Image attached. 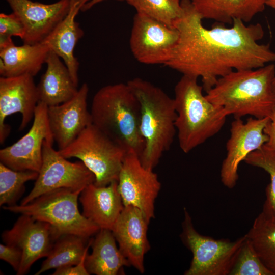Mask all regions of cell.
Instances as JSON below:
<instances>
[{
	"mask_svg": "<svg viewBox=\"0 0 275 275\" xmlns=\"http://www.w3.org/2000/svg\"><path fill=\"white\" fill-rule=\"evenodd\" d=\"M82 215L100 229L111 230L124 208L117 181L99 186L87 185L79 197Z\"/></svg>",
	"mask_w": 275,
	"mask_h": 275,
	"instance_id": "19",
	"label": "cell"
},
{
	"mask_svg": "<svg viewBox=\"0 0 275 275\" xmlns=\"http://www.w3.org/2000/svg\"><path fill=\"white\" fill-rule=\"evenodd\" d=\"M136 13L143 14L173 27L183 10L179 1L174 0H124Z\"/></svg>",
	"mask_w": 275,
	"mask_h": 275,
	"instance_id": "28",
	"label": "cell"
},
{
	"mask_svg": "<svg viewBox=\"0 0 275 275\" xmlns=\"http://www.w3.org/2000/svg\"><path fill=\"white\" fill-rule=\"evenodd\" d=\"M269 118L264 129V133L268 136V141L264 146L268 149H275V108Z\"/></svg>",
	"mask_w": 275,
	"mask_h": 275,
	"instance_id": "34",
	"label": "cell"
},
{
	"mask_svg": "<svg viewBox=\"0 0 275 275\" xmlns=\"http://www.w3.org/2000/svg\"><path fill=\"white\" fill-rule=\"evenodd\" d=\"M25 28L24 44L43 42L67 14L70 0L49 4L31 0H6Z\"/></svg>",
	"mask_w": 275,
	"mask_h": 275,
	"instance_id": "17",
	"label": "cell"
},
{
	"mask_svg": "<svg viewBox=\"0 0 275 275\" xmlns=\"http://www.w3.org/2000/svg\"><path fill=\"white\" fill-rule=\"evenodd\" d=\"M34 76L24 74L0 77V143H4L11 131L5 123L6 118L17 113L21 115L19 129L23 130L34 119L39 102Z\"/></svg>",
	"mask_w": 275,
	"mask_h": 275,
	"instance_id": "15",
	"label": "cell"
},
{
	"mask_svg": "<svg viewBox=\"0 0 275 275\" xmlns=\"http://www.w3.org/2000/svg\"><path fill=\"white\" fill-rule=\"evenodd\" d=\"M60 236L48 223L21 214L11 229L2 233V239L6 244L16 246L22 251L21 263L16 273L23 275L37 260L47 257Z\"/></svg>",
	"mask_w": 275,
	"mask_h": 275,
	"instance_id": "12",
	"label": "cell"
},
{
	"mask_svg": "<svg viewBox=\"0 0 275 275\" xmlns=\"http://www.w3.org/2000/svg\"><path fill=\"white\" fill-rule=\"evenodd\" d=\"M229 275H274V274L264 265L253 245L246 237Z\"/></svg>",
	"mask_w": 275,
	"mask_h": 275,
	"instance_id": "30",
	"label": "cell"
},
{
	"mask_svg": "<svg viewBox=\"0 0 275 275\" xmlns=\"http://www.w3.org/2000/svg\"><path fill=\"white\" fill-rule=\"evenodd\" d=\"M65 158H77L93 173L94 184L118 181L127 151L94 124L87 127L68 146L58 150Z\"/></svg>",
	"mask_w": 275,
	"mask_h": 275,
	"instance_id": "7",
	"label": "cell"
},
{
	"mask_svg": "<svg viewBox=\"0 0 275 275\" xmlns=\"http://www.w3.org/2000/svg\"><path fill=\"white\" fill-rule=\"evenodd\" d=\"M24 26L20 18L13 12L0 14V37H19L22 40L25 36Z\"/></svg>",
	"mask_w": 275,
	"mask_h": 275,
	"instance_id": "31",
	"label": "cell"
},
{
	"mask_svg": "<svg viewBox=\"0 0 275 275\" xmlns=\"http://www.w3.org/2000/svg\"><path fill=\"white\" fill-rule=\"evenodd\" d=\"M55 52L50 51L47 68L37 85L39 101L47 106L58 105L72 98L78 92L70 72Z\"/></svg>",
	"mask_w": 275,
	"mask_h": 275,
	"instance_id": "21",
	"label": "cell"
},
{
	"mask_svg": "<svg viewBox=\"0 0 275 275\" xmlns=\"http://www.w3.org/2000/svg\"><path fill=\"white\" fill-rule=\"evenodd\" d=\"M245 235L263 263L275 275V217L263 210Z\"/></svg>",
	"mask_w": 275,
	"mask_h": 275,
	"instance_id": "26",
	"label": "cell"
},
{
	"mask_svg": "<svg viewBox=\"0 0 275 275\" xmlns=\"http://www.w3.org/2000/svg\"><path fill=\"white\" fill-rule=\"evenodd\" d=\"M92 242V239L74 234L61 235L35 275H40L51 269L78 264L88 253Z\"/></svg>",
	"mask_w": 275,
	"mask_h": 275,
	"instance_id": "25",
	"label": "cell"
},
{
	"mask_svg": "<svg viewBox=\"0 0 275 275\" xmlns=\"http://www.w3.org/2000/svg\"><path fill=\"white\" fill-rule=\"evenodd\" d=\"M116 242L110 230L100 229L96 234L92 253H88L85 262L89 274L116 275L124 267L130 266Z\"/></svg>",
	"mask_w": 275,
	"mask_h": 275,
	"instance_id": "24",
	"label": "cell"
},
{
	"mask_svg": "<svg viewBox=\"0 0 275 275\" xmlns=\"http://www.w3.org/2000/svg\"><path fill=\"white\" fill-rule=\"evenodd\" d=\"M180 3L183 11L173 25L178 40L164 65L183 75L201 77L206 92L233 70L256 69L275 62L269 45L258 42L264 35L260 23L247 25L235 19L230 27L218 23L207 29L190 0Z\"/></svg>",
	"mask_w": 275,
	"mask_h": 275,
	"instance_id": "1",
	"label": "cell"
},
{
	"mask_svg": "<svg viewBox=\"0 0 275 275\" xmlns=\"http://www.w3.org/2000/svg\"><path fill=\"white\" fill-rule=\"evenodd\" d=\"M266 5L275 9V0H266Z\"/></svg>",
	"mask_w": 275,
	"mask_h": 275,
	"instance_id": "36",
	"label": "cell"
},
{
	"mask_svg": "<svg viewBox=\"0 0 275 275\" xmlns=\"http://www.w3.org/2000/svg\"><path fill=\"white\" fill-rule=\"evenodd\" d=\"M106 0H90L87 3H86L84 6L82 8L81 11H86L93 7L95 5L102 2L103 1ZM119 1H123L124 0H117Z\"/></svg>",
	"mask_w": 275,
	"mask_h": 275,
	"instance_id": "35",
	"label": "cell"
},
{
	"mask_svg": "<svg viewBox=\"0 0 275 275\" xmlns=\"http://www.w3.org/2000/svg\"><path fill=\"white\" fill-rule=\"evenodd\" d=\"M273 63L256 69L233 70L219 77L206 93L207 99L235 118L269 117L275 108Z\"/></svg>",
	"mask_w": 275,
	"mask_h": 275,
	"instance_id": "2",
	"label": "cell"
},
{
	"mask_svg": "<svg viewBox=\"0 0 275 275\" xmlns=\"http://www.w3.org/2000/svg\"><path fill=\"white\" fill-rule=\"evenodd\" d=\"M89 90L88 85L84 83L69 100L48 106L49 126L59 150L68 146L87 127L92 124L87 104Z\"/></svg>",
	"mask_w": 275,
	"mask_h": 275,
	"instance_id": "16",
	"label": "cell"
},
{
	"mask_svg": "<svg viewBox=\"0 0 275 275\" xmlns=\"http://www.w3.org/2000/svg\"><path fill=\"white\" fill-rule=\"evenodd\" d=\"M47 107L44 103L38 102L28 132L13 144L1 149V163L14 170L39 172L42 164L44 141L52 136Z\"/></svg>",
	"mask_w": 275,
	"mask_h": 275,
	"instance_id": "14",
	"label": "cell"
},
{
	"mask_svg": "<svg viewBox=\"0 0 275 275\" xmlns=\"http://www.w3.org/2000/svg\"><path fill=\"white\" fill-rule=\"evenodd\" d=\"M82 190L58 188L41 195L26 204L2 208L48 223L60 235L74 234L90 238L100 229L79 211L78 199Z\"/></svg>",
	"mask_w": 275,
	"mask_h": 275,
	"instance_id": "6",
	"label": "cell"
},
{
	"mask_svg": "<svg viewBox=\"0 0 275 275\" xmlns=\"http://www.w3.org/2000/svg\"><path fill=\"white\" fill-rule=\"evenodd\" d=\"M180 238L193 254L185 275H229L245 235L235 241L215 239L201 235L195 228L191 217L184 208Z\"/></svg>",
	"mask_w": 275,
	"mask_h": 275,
	"instance_id": "8",
	"label": "cell"
},
{
	"mask_svg": "<svg viewBox=\"0 0 275 275\" xmlns=\"http://www.w3.org/2000/svg\"><path fill=\"white\" fill-rule=\"evenodd\" d=\"M273 86L274 90L275 91V76H274L273 81Z\"/></svg>",
	"mask_w": 275,
	"mask_h": 275,
	"instance_id": "37",
	"label": "cell"
},
{
	"mask_svg": "<svg viewBox=\"0 0 275 275\" xmlns=\"http://www.w3.org/2000/svg\"><path fill=\"white\" fill-rule=\"evenodd\" d=\"M203 19L232 24L235 19L250 22L265 7L266 0H190Z\"/></svg>",
	"mask_w": 275,
	"mask_h": 275,
	"instance_id": "23",
	"label": "cell"
},
{
	"mask_svg": "<svg viewBox=\"0 0 275 275\" xmlns=\"http://www.w3.org/2000/svg\"><path fill=\"white\" fill-rule=\"evenodd\" d=\"M147 222L138 208L124 206L111 231L118 247L129 263L140 273L145 271L144 257L150 250Z\"/></svg>",
	"mask_w": 275,
	"mask_h": 275,
	"instance_id": "18",
	"label": "cell"
},
{
	"mask_svg": "<svg viewBox=\"0 0 275 275\" xmlns=\"http://www.w3.org/2000/svg\"><path fill=\"white\" fill-rule=\"evenodd\" d=\"M53 137L43 143L42 161L33 188L21 201L25 205L49 191L61 188L83 190L95 177L81 161L71 162L53 149Z\"/></svg>",
	"mask_w": 275,
	"mask_h": 275,
	"instance_id": "9",
	"label": "cell"
},
{
	"mask_svg": "<svg viewBox=\"0 0 275 275\" xmlns=\"http://www.w3.org/2000/svg\"><path fill=\"white\" fill-rule=\"evenodd\" d=\"M269 119V117H252L244 122L241 118H235L232 122L230 136L226 144V156L220 173L221 181L226 187L231 189L236 185L240 163L268 141L264 129Z\"/></svg>",
	"mask_w": 275,
	"mask_h": 275,
	"instance_id": "13",
	"label": "cell"
},
{
	"mask_svg": "<svg viewBox=\"0 0 275 275\" xmlns=\"http://www.w3.org/2000/svg\"><path fill=\"white\" fill-rule=\"evenodd\" d=\"M51 50L44 42L35 44L14 43L0 50V75L13 77L24 74L35 76L45 63Z\"/></svg>",
	"mask_w": 275,
	"mask_h": 275,
	"instance_id": "22",
	"label": "cell"
},
{
	"mask_svg": "<svg viewBox=\"0 0 275 275\" xmlns=\"http://www.w3.org/2000/svg\"><path fill=\"white\" fill-rule=\"evenodd\" d=\"M178 38L176 28L136 13L133 19L130 48L141 63L165 65L172 57Z\"/></svg>",
	"mask_w": 275,
	"mask_h": 275,
	"instance_id": "10",
	"label": "cell"
},
{
	"mask_svg": "<svg viewBox=\"0 0 275 275\" xmlns=\"http://www.w3.org/2000/svg\"><path fill=\"white\" fill-rule=\"evenodd\" d=\"M127 84L140 106V127L144 148L140 159L145 168L153 170L170 149L176 133L174 98L142 78H135Z\"/></svg>",
	"mask_w": 275,
	"mask_h": 275,
	"instance_id": "3",
	"label": "cell"
},
{
	"mask_svg": "<svg viewBox=\"0 0 275 275\" xmlns=\"http://www.w3.org/2000/svg\"><path fill=\"white\" fill-rule=\"evenodd\" d=\"M0 258L9 263L16 272L22 259V252L16 246L0 244Z\"/></svg>",
	"mask_w": 275,
	"mask_h": 275,
	"instance_id": "32",
	"label": "cell"
},
{
	"mask_svg": "<svg viewBox=\"0 0 275 275\" xmlns=\"http://www.w3.org/2000/svg\"><path fill=\"white\" fill-rule=\"evenodd\" d=\"M38 172L13 170L0 162V205H16L25 188V183L36 180Z\"/></svg>",
	"mask_w": 275,
	"mask_h": 275,
	"instance_id": "27",
	"label": "cell"
},
{
	"mask_svg": "<svg viewBox=\"0 0 275 275\" xmlns=\"http://www.w3.org/2000/svg\"><path fill=\"white\" fill-rule=\"evenodd\" d=\"M90 0H70L69 11L42 42L48 45L51 50L64 61L74 83L78 86L79 62L74 56L77 43L84 35V31L75 18L84 5Z\"/></svg>",
	"mask_w": 275,
	"mask_h": 275,
	"instance_id": "20",
	"label": "cell"
},
{
	"mask_svg": "<svg viewBox=\"0 0 275 275\" xmlns=\"http://www.w3.org/2000/svg\"><path fill=\"white\" fill-rule=\"evenodd\" d=\"M88 253L84 256L80 262L74 265L58 268L52 274L53 275H88L89 274L85 266V259Z\"/></svg>",
	"mask_w": 275,
	"mask_h": 275,
	"instance_id": "33",
	"label": "cell"
},
{
	"mask_svg": "<svg viewBox=\"0 0 275 275\" xmlns=\"http://www.w3.org/2000/svg\"><path fill=\"white\" fill-rule=\"evenodd\" d=\"M197 79L182 75L174 89L175 127L179 147L185 153L217 134L228 116L223 108L203 95V87Z\"/></svg>",
	"mask_w": 275,
	"mask_h": 275,
	"instance_id": "5",
	"label": "cell"
},
{
	"mask_svg": "<svg viewBox=\"0 0 275 275\" xmlns=\"http://www.w3.org/2000/svg\"><path fill=\"white\" fill-rule=\"evenodd\" d=\"M90 113L93 124L128 152L141 155L144 141L140 131V106L127 83L100 88L93 97Z\"/></svg>",
	"mask_w": 275,
	"mask_h": 275,
	"instance_id": "4",
	"label": "cell"
},
{
	"mask_svg": "<svg viewBox=\"0 0 275 275\" xmlns=\"http://www.w3.org/2000/svg\"><path fill=\"white\" fill-rule=\"evenodd\" d=\"M117 182L124 206L138 208L150 223L155 217V201L161 188L157 174L145 168L135 152L128 151Z\"/></svg>",
	"mask_w": 275,
	"mask_h": 275,
	"instance_id": "11",
	"label": "cell"
},
{
	"mask_svg": "<svg viewBox=\"0 0 275 275\" xmlns=\"http://www.w3.org/2000/svg\"><path fill=\"white\" fill-rule=\"evenodd\" d=\"M244 161L250 165L260 168L270 175V183L266 189V200L263 209L275 217V149L264 145L251 153Z\"/></svg>",
	"mask_w": 275,
	"mask_h": 275,
	"instance_id": "29",
	"label": "cell"
},
{
	"mask_svg": "<svg viewBox=\"0 0 275 275\" xmlns=\"http://www.w3.org/2000/svg\"><path fill=\"white\" fill-rule=\"evenodd\" d=\"M174 1H179V0H174Z\"/></svg>",
	"mask_w": 275,
	"mask_h": 275,
	"instance_id": "38",
	"label": "cell"
}]
</instances>
